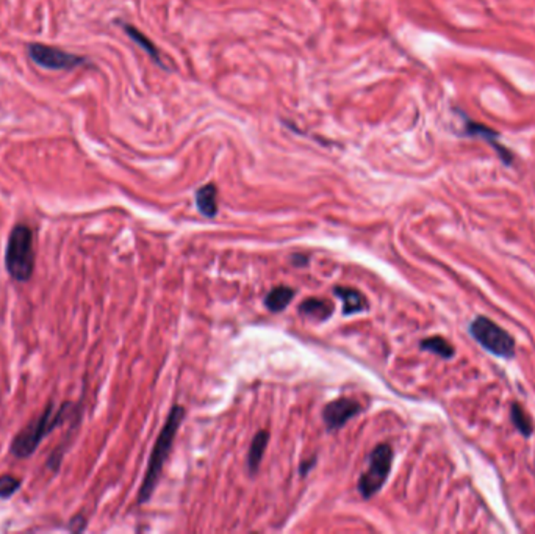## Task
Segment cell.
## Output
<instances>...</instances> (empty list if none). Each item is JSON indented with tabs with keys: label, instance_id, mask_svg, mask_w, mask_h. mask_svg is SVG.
Returning <instances> with one entry per match:
<instances>
[{
	"label": "cell",
	"instance_id": "4",
	"mask_svg": "<svg viewBox=\"0 0 535 534\" xmlns=\"http://www.w3.org/2000/svg\"><path fill=\"white\" fill-rule=\"evenodd\" d=\"M469 334L479 343L482 348H485L489 353L498 358L504 359H512L515 354V342L504 329L499 328L498 325L485 317H477L473 320L469 325Z\"/></svg>",
	"mask_w": 535,
	"mask_h": 534
},
{
	"label": "cell",
	"instance_id": "9",
	"mask_svg": "<svg viewBox=\"0 0 535 534\" xmlns=\"http://www.w3.org/2000/svg\"><path fill=\"white\" fill-rule=\"evenodd\" d=\"M121 26H123V30H124L126 34L128 35V38H131L133 43H136L138 46H140V47L143 49V51H144L146 54H148L153 61L157 63V66L163 68V69H168V68L165 66V64H163V60L160 59V52H158L157 46L153 44L148 36H146L144 34H141L140 30H136L133 26H131V24H121Z\"/></svg>",
	"mask_w": 535,
	"mask_h": 534
},
{
	"label": "cell",
	"instance_id": "2",
	"mask_svg": "<svg viewBox=\"0 0 535 534\" xmlns=\"http://www.w3.org/2000/svg\"><path fill=\"white\" fill-rule=\"evenodd\" d=\"M183 415H185V409L182 406H174L171 414H169L166 420L163 430H161V433L158 434L156 447H153V451L149 459L148 472H146L140 493H138V501H140V503H146V501L152 497V492L157 488L161 470H163V465L166 463L169 453H171L173 442L175 439V433L178 430V426H180L182 423Z\"/></svg>",
	"mask_w": 535,
	"mask_h": 534
},
{
	"label": "cell",
	"instance_id": "14",
	"mask_svg": "<svg viewBox=\"0 0 535 534\" xmlns=\"http://www.w3.org/2000/svg\"><path fill=\"white\" fill-rule=\"evenodd\" d=\"M421 348L426 351H431L437 356H440V358H444V359H449L454 356L452 345L446 342V340L442 337H431V338L423 340V342H421Z\"/></svg>",
	"mask_w": 535,
	"mask_h": 534
},
{
	"label": "cell",
	"instance_id": "10",
	"mask_svg": "<svg viewBox=\"0 0 535 534\" xmlns=\"http://www.w3.org/2000/svg\"><path fill=\"white\" fill-rule=\"evenodd\" d=\"M218 190L213 183H207L196 191V206L199 212L207 218H215L218 213Z\"/></svg>",
	"mask_w": 535,
	"mask_h": 534
},
{
	"label": "cell",
	"instance_id": "6",
	"mask_svg": "<svg viewBox=\"0 0 535 534\" xmlns=\"http://www.w3.org/2000/svg\"><path fill=\"white\" fill-rule=\"evenodd\" d=\"M29 55L38 66L51 71H71L74 68L85 66L86 63V59H83V56L38 43L29 46Z\"/></svg>",
	"mask_w": 535,
	"mask_h": 534
},
{
	"label": "cell",
	"instance_id": "12",
	"mask_svg": "<svg viewBox=\"0 0 535 534\" xmlns=\"http://www.w3.org/2000/svg\"><path fill=\"white\" fill-rule=\"evenodd\" d=\"M293 296H295L293 290H291L290 287L280 286V287L272 288L270 293H268V296L265 299V304L271 312H279V311L285 309V307L291 303Z\"/></svg>",
	"mask_w": 535,
	"mask_h": 534
},
{
	"label": "cell",
	"instance_id": "5",
	"mask_svg": "<svg viewBox=\"0 0 535 534\" xmlns=\"http://www.w3.org/2000/svg\"><path fill=\"white\" fill-rule=\"evenodd\" d=\"M393 451L390 445L382 443L372 450L370 456L368 470L362 475L359 481V490L365 498H371L376 492L380 490L385 480L392 470Z\"/></svg>",
	"mask_w": 535,
	"mask_h": 534
},
{
	"label": "cell",
	"instance_id": "1",
	"mask_svg": "<svg viewBox=\"0 0 535 534\" xmlns=\"http://www.w3.org/2000/svg\"><path fill=\"white\" fill-rule=\"evenodd\" d=\"M72 410L74 409H72L71 403H64L60 408H55V404L52 401L49 403L46 409L43 410V414L35 418L31 423H29L14 437L10 447L11 455L19 459L30 458L39 447V443L43 442L44 437L49 433H52L56 426L61 425L63 420L66 418Z\"/></svg>",
	"mask_w": 535,
	"mask_h": 534
},
{
	"label": "cell",
	"instance_id": "11",
	"mask_svg": "<svg viewBox=\"0 0 535 534\" xmlns=\"http://www.w3.org/2000/svg\"><path fill=\"white\" fill-rule=\"evenodd\" d=\"M332 312H334V307H332L330 303L324 301V299H316L310 298L305 299V301L299 306V313L304 315L307 318H313L318 321L327 320Z\"/></svg>",
	"mask_w": 535,
	"mask_h": 534
},
{
	"label": "cell",
	"instance_id": "15",
	"mask_svg": "<svg viewBox=\"0 0 535 534\" xmlns=\"http://www.w3.org/2000/svg\"><path fill=\"white\" fill-rule=\"evenodd\" d=\"M22 481L13 475L0 476V498H10L21 489Z\"/></svg>",
	"mask_w": 535,
	"mask_h": 534
},
{
	"label": "cell",
	"instance_id": "3",
	"mask_svg": "<svg viewBox=\"0 0 535 534\" xmlns=\"http://www.w3.org/2000/svg\"><path fill=\"white\" fill-rule=\"evenodd\" d=\"M5 268L10 278L27 282L35 270L34 232L27 224H16L6 240Z\"/></svg>",
	"mask_w": 535,
	"mask_h": 534
},
{
	"label": "cell",
	"instance_id": "7",
	"mask_svg": "<svg viewBox=\"0 0 535 534\" xmlns=\"http://www.w3.org/2000/svg\"><path fill=\"white\" fill-rule=\"evenodd\" d=\"M362 412V406L352 398H338L335 401H330L322 410V418L329 431H337L343 428L347 420L359 415Z\"/></svg>",
	"mask_w": 535,
	"mask_h": 534
},
{
	"label": "cell",
	"instance_id": "16",
	"mask_svg": "<svg viewBox=\"0 0 535 534\" xmlns=\"http://www.w3.org/2000/svg\"><path fill=\"white\" fill-rule=\"evenodd\" d=\"M512 420L514 423L516 425L518 430H520L524 435H531L532 433V425L529 422V418L526 417L524 410L518 406V404H514V409H512Z\"/></svg>",
	"mask_w": 535,
	"mask_h": 534
},
{
	"label": "cell",
	"instance_id": "8",
	"mask_svg": "<svg viewBox=\"0 0 535 534\" xmlns=\"http://www.w3.org/2000/svg\"><path fill=\"white\" fill-rule=\"evenodd\" d=\"M334 291H335V295L343 301V312L346 315L362 312L368 307L367 299H365V296L359 290H354L350 287H337Z\"/></svg>",
	"mask_w": 535,
	"mask_h": 534
},
{
	"label": "cell",
	"instance_id": "13",
	"mask_svg": "<svg viewBox=\"0 0 535 534\" xmlns=\"http://www.w3.org/2000/svg\"><path fill=\"white\" fill-rule=\"evenodd\" d=\"M268 440H270V434H268L266 431H260L258 434H255L253 443H250L249 468L253 473L257 472L258 465H260V463H262V458H263V453H265V448L268 445Z\"/></svg>",
	"mask_w": 535,
	"mask_h": 534
}]
</instances>
